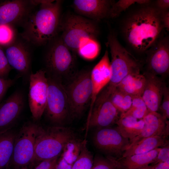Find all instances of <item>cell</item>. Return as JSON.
Segmentation results:
<instances>
[{
    "label": "cell",
    "mask_w": 169,
    "mask_h": 169,
    "mask_svg": "<svg viewBox=\"0 0 169 169\" xmlns=\"http://www.w3.org/2000/svg\"><path fill=\"white\" fill-rule=\"evenodd\" d=\"M21 169H27L23 167V168H21Z\"/></svg>",
    "instance_id": "b9f144b4"
},
{
    "label": "cell",
    "mask_w": 169,
    "mask_h": 169,
    "mask_svg": "<svg viewBox=\"0 0 169 169\" xmlns=\"http://www.w3.org/2000/svg\"><path fill=\"white\" fill-rule=\"evenodd\" d=\"M167 161H169V144L161 148L154 162L151 165Z\"/></svg>",
    "instance_id": "d590c367"
},
{
    "label": "cell",
    "mask_w": 169,
    "mask_h": 169,
    "mask_svg": "<svg viewBox=\"0 0 169 169\" xmlns=\"http://www.w3.org/2000/svg\"><path fill=\"white\" fill-rule=\"evenodd\" d=\"M14 32L12 27L7 25H0V44L7 45L14 39Z\"/></svg>",
    "instance_id": "1f68e13d"
},
{
    "label": "cell",
    "mask_w": 169,
    "mask_h": 169,
    "mask_svg": "<svg viewBox=\"0 0 169 169\" xmlns=\"http://www.w3.org/2000/svg\"><path fill=\"white\" fill-rule=\"evenodd\" d=\"M91 71L88 69L78 71L63 84L68 97L70 119L79 118L90 104L92 93Z\"/></svg>",
    "instance_id": "8992f818"
},
{
    "label": "cell",
    "mask_w": 169,
    "mask_h": 169,
    "mask_svg": "<svg viewBox=\"0 0 169 169\" xmlns=\"http://www.w3.org/2000/svg\"><path fill=\"white\" fill-rule=\"evenodd\" d=\"M28 104L33 118L39 120L46 108L48 88L46 71L41 69L31 73L29 78Z\"/></svg>",
    "instance_id": "7c38bea8"
},
{
    "label": "cell",
    "mask_w": 169,
    "mask_h": 169,
    "mask_svg": "<svg viewBox=\"0 0 169 169\" xmlns=\"http://www.w3.org/2000/svg\"><path fill=\"white\" fill-rule=\"evenodd\" d=\"M144 127L138 136L130 140L128 147L147 137L154 136H165L169 135V121L161 114L157 112H149L143 118Z\"/></svg>",
    "instance_id": "ac0fdd59"
},
{
    "label": "cell",
    "mask_w": 169,
    "mask_h": 169,
    "mask_svg": "<svg viewBox=\"0 0 169 169\" xmlns=\"http://www.w3.org/2000/svg\"><path fill=\"white\" fill-rule=\"evenodd\" d=\"M155 6L162 11L169 10V0H157L155 1Z\"/></svg>",
    "instance_id": "74e56055"
},
{
    "label": "cell",
    "mask_w": 169,
    "mask_h": 169,
    "mask_svg": "<svg viewBox=\"0 0 169 169\" xmlns=\"http://www.w3.org/2000/svg\"><path fill=\"white\" fill-rule=\"evenodd\" d=\"M138 5L124 17L120 29L128 45L136 52L142 53L157 39L164 28L162 11L151 3Z\"/></svg>",
    "instance_id": "6da1fadb"
},
{
    "label": "cell",
    "mask_w": 169,
    "mask_h": 169,
    "mask_svg": "<svg viewBox=\"0 0 169 169\" xmlns=\"http://www.w3.org/2000/svg\"><path fill=\"white\" fill-rule=\"evenodd\" d=\"M77 138L74 131L70 127H40L36 138L33 162H40L59 156L67 144Z\"/></svg>",
    "instance_id": "3957f363"
},
{
    "label": "cell",
    "mask_w": 169,
    "mask_h": 169,
    "mask_svg": "<svg viewBox=\"0 0 169 169\" xmlns=\"http://www.w3.org/2000/svg\"><path fill=\"white\" fill-rule=\"evenodd\" d=\"M12 68L10 65L5 52L0 47V78L8 79Z\"/></svg>",
    "instance_id": "d6a6232c"
},
{
    "label": "cell",
    "mask_w": 169,
    "mask_h": 169,
    "mask_svg": "<svg viewBox=\"0 0 169 169\" xmlns=\"http://www.w3.org/2000/svg\"><path fill=\"white\" fill-rule=\"evenodd\" d=\"M119 112L110 99V92L106 85L97 95L89 113L87 129L110 127L115 124Z\"/></svg>",
    "instance_id": "30bf717a"
},
{
    "label": "cell",
    "mask_w": 169,
    "mask_h": 169,
    "mask_svg": "<svg viewBox=\"0 0 169 169\" xmlns=\"http://www.w3.org/2000/svg\"><path fill=\"white\" fill-rule=\"evenodd\" d=\"M92 169H120L117 161L113 158L99 155L94 158Z\"/></svg>",
    "instance_id": "4dcf8cb0"
},
{
    "label": "cell",
    "mask_w": 169,
    "mask_h": 169,
    "mask_svg": "<svg viewBox=\"0 0 169 169\" xmlns=\"http://www.w3.org/2000/svg\"><path fill=\"white\" fill-rule=\"evenodd\" d=\"M159 110L161 114L167 119L169 118V89L166 85L164 88L163 97Z\"/></svg>",
    "instance_id": "836d02e7"
},
{
    "label": "cell",
    "mask_w": 169,
    "mask_h": 169,
    "mask_svg": "<svg viewBox=\"0 0 169 169\" xmlns=\"http://www.w3.org/2000/svg\"><path fill=\"white\" fill-rule=\"evenodd\" d=\"M45 57L46 75L61 80L64 84L78 71L75 53L64 43L60 37L50 42Z\"/></svg>",
    "instance_id": "277c9868"
},
{
    "label": "cell",
    "mask_w": 169,
    "mask_h": 169,
    "mask_svg": "<svg viewBox=\"0 0 169 169\" xmlns=\"http://www.w3.org/2000/svg\"><path fill=\"white\" fill-rule=\"evenodd\" d=\"M25 99L23 93L16 90L0 104V131L12 128L23 110Z\"/></svg>",
    "instance_id": "2e32d148"
},
{
    "label": "cell",
    "mask_w": 169,
    "mask_h": 169,
    "mask_svg": "<svg viewBox=\"0 0 169 169\" xmlns=\"http://www.w3.org/2000/svg\"><path fill=\"white\" fill-rule=\"evenodd\" d=\"M140 72L128 74L116 86L132 97H142L145 85L146 78L143 74H140Z\"/></svg>",
    "instance_id": "7402d4cb"
},
{
    "label": "cell",
    "mask_w": 169,
    "mask_h": 169,
    "mask_svg": "<svg viewBox=\"0 0 169 169\" xmlns=\"http://www.w3.org/2000/svg\"><path fill=\"white\" fill-rule=\"evenodd\" d=\"M17 132L9 128L0 131V169H5L11 162Z\"/></svg>",
    "instance_id": "603a6c76"
},
{
    "label": "cell",
    "mask_w": 169,
    "mask_h": 169,
    "mask_svg": "<svg viewBox=\"0 0 169 169\" xmlns=\"http://www.w3.org/2000/svg\"><path fill=\"white\" fill-rule=\"evenodd\" d=\"M36 7L23 26L21 36L29 44L44 45L56 37L60 30L61 0H36Z\"/></svg>",
    "instance_id": "7a4b0ae2"
},
{
    "label": "cell",
    "mask_w": 169,
    "mask_h": 169,
    "mask_svg": "<svg viewBox=\"0 0 169 169\" xmlns=\"http://www.w3.org/2000/svg\"><path fill=\"white\" fill-rule=\"evenodd\" d=\"M162 20L164 28L168 31L169 30V10L162 11Z\"/></svg>",
    "instance_id": "f35d334b"
},
{
    "label": "cell",
    "mask_w": 169,
    "mask_h": 169,
    "mask_svg": "<svg viewBox=\"0 0 169 169\" xmlns=\"http://www.w3.org/2000/svg\"><path fill=\"white\" fill-rule=\"evenodd\" d=\"M87 143L85 139L83 141L80 153L73 164L72 169H92L94 158L87 148Z\"/></svg>",
    "instance_id": "4316f807"
},
{
    "label": "cell",
    "mask_w": 169,
    "mask_h": 169,
    "mask_svg": "<svg viewBox=\"0 0 169 169\" xmlns=\"http://www.w3.org/2000/svg\"><path fill=\"white\" fill-rule=\"evenodd\" d=\"M40 126L32 122L24 124L17 132L11 161L23 168L33 162L37 137Z\"/></svg>",
    "instance_id": "9c48e42d"
},
{
    "label": "cell",
    "mask_w": 169,
    "mask_h": 169,
    "mask_svg": "<svg viewBox=\"0 0 169 169\" xmlns=\"http://www.w3.org/2000/svg\"><path fill=\"white\" fill-rule=\"evenodd\" d=\"M145 53L146 55V71L162 78L169 72V38L159 36Z\"/></svg>",
    "instance_id": "4fadbf2b"
},
{
    "label": "cell",
    "mask_w": 169,
    "mask_h": 169,
    "mask_svg": "<svg viewBox=\"0 0 169 169\" xmlns=\"http://www.w3.org/2000/svg\"><path fill=\"white\" fill-rule=\"evenodd\" d=\"M59 156L41 161L34 169H56Z\"/></svg>",
    "instance_id": "8d00e7d4"
},
{
    "label": "cell",
    "mask_w": 169,
    "mask_h": 169,
    "mask_svg": "<svg viewBox=\"0 0 169 169\" xmlns=\"http://www.w3.org/2000/svg\"><path fill=\"white\" fill-rule=\"evenodd\" d=\"M20 77L17 75L12 79H4L0 78V104L8 89L14 84Z\"/></svg>",
    "instance_id": "e575fe53"
},
{
    "label": "cell",
    "mask_w": 169,
    "mask_h": 169,
    "mask_svg": "<svg viewBox=\"0 0 169 169\" xmlns=\"http://www.w3.org/2000/svg\"><path fill=\"white\" fill-rule=\"evenodd\" d=\"M149 111L142 97H132V102L130 108L125 112L120 114L122 116H131L138 119H143Z\"/></svg>",
    "instance_id": "f1b7e54d"
},
{
    "label": "cell",
    "mask_w": 169,
    "mask_h": 169,
    "mask_svg": "<svg viewBox=\"0 0 169 169\" xmlns=\"http://www.w3.org/2000/svg\"><path fill=\"white\" fill-rule=\"evenodd\" d=\"M28 44L23 38H15L7 45L5 53L10 65L18 72V75L29 79L31 73V53Z\"/></svg>",
    "instance_id": "9a60e30c"
},
{
    "label": "cell",
    "mask_w": 169,
    "mask_h": 169,
    "mask_svg": "<svg viewBox=\"0 0 169 169\" xmlns=\"http://www.w3.org/2000/svg\"><path fill=\"white\" fill-rule=\"evenodd\" d=\"M107 40L111 58V76L107 85L113 88L128 74L140 71L141 66L140 61L120 44L114 31H110Z\"/></svg>",
    "instance_id": "52a82bcc"
},
{
    "label": "cell",
    "mask_w": 169,
    "mask_h": 169,
    "mask_svg": "<svg viewBox=\"0 0 169 169\" xmlns=\"http://www.w3.org/2000/svg\"><path fill=\"white\" fill-rule=\"evenodd\" d=\"M38 5L35 0H13L0 3V25L23 27Z\"/></svg>",
    "instance_id": "5bb4252c"
},
{
    "label": "cell",
    "mask_w": 169,
    "mask_h": 169,
    "mask_svg": "<svg viewBox=\"0 0 169 169\" xmlns=\"http://www.w3.org/2000/svg\"><path fill=\"white\" fill-rule=\"evenodd\" d=\"M148 0H120L115 1L110 9V18H114L118 17L123 12L128 9L135 4L139 5H146L151 3Z\"/></svg>",
    "instance_id": "f546056e"
},
{
    "label": "cell",
    "mask_w": 169,
    "mask_h": 169,
    "mask_svg": "<svg viewBox=\"0 0 169 169\" xmlns=\"http://www.w3.org/2000/svg\"><path fill=\"white\" fill-rule=\"evenodd\" d=\"M168 144L169 142L167 137L154 136L147 137L128 147L122 157L146 153Z\"/></svg>",
    "instance_id": "44dd1931"
},
{
    "label": "cell",
    "mask_w": 169,
    "mask_h": 169,
    "mask_svg": "<svg viewBox=\"0 0 169 169\" xmlns=\"http://www.w3.org/2000/svg\"><path fill=\"white\" fill-rule=\"evenodd\" d=\"M110 92V99L114 106L121 114L127 111L130 108L132 96L120 90L117 86L113 88L107 85Z\"/></svg>",
    "instance_id": "484cf974"
},
{
    "label": "cell",
    "mask_w": 169,
    "mask_h": 169,
    "mask_svg": "<svg viewBox=\"0 0 169 169\" xmlns=\"http://www.w3.org/2000/svg\"><path fill=\"white\" fill-rule=\"evenodd\" d=\"M93 141L95 147L106 157L117 160L121 158L130 145V140L123 136L116 128H97Z\"/></svg>",
    "instance_id": "8fae6325"
},
{
    "label": "cell",
    "mask_w": 169,
    "mask_h": 169,
    "mask_svg": "<svg viewBox=\"0 0 169 169\" xmlns=\"http://www.w3.org/2000/svg\"><path fill=\"white\" fill-rule=\"evenodd\" d=\"M121 135L129 140L139 135L144 125L143 119H138L131 116L120 115L116 124Z\"/></svg>",
    "instance_id": "d4e9b609"
},
{
    "label": "cell",
    "mask_w": 169,
    "mask_h": 169,
    "mask_svg": "<svg viewBox=\"0 0 169 169\" xmlns=\"http://www.w3.org/2000/svg\"><path fill=\"white\" fill-rule=\"evenodd\" d=\"M48 88L47 103L44 112L54 125H62L69 118L67 96L62 81L48 76Z\"/></svg>",
    "instance_id": "ba28073f"
},
{
    "label": "cell",
    "mask_w": 169,
    "mask_h": 169,
    "mask_svg": "<svg viewBox=\"0 0 169 169\" xmlns=\"http://www.w3.org/2000/svg\"><path fill=\"white\" fill-rule=\"evenodd\" d=\"M138 169H154V166L150 165Z\"/></svg>",
    "instance_id": "60d3db41"
},
{
    "label": "cell",
    "mask_w": 169,
    "mask_h": 169,
    "mask_svg": "<svg viewBox=\"0 0 169 169\" xmlns=\"http://www.w3.org/2000/svg\"><path fill=\"white\" fill-rule=\"evenodd\" d=\"M161 148L149 152L135 154L117 160L120 169H138L151 165L154 161Z\"/></svg>",
    "instance_id": "cb8c5ba5"
},
{
    "label": "cell",
    "mask_w": 169,
    "mask_h": 169,
    "mask_svg": "<svg viewBox=\"0 0 169 169\" xmlns=\"http://www.w3.org/2000/svg\"><path fill=\"white\" fill-rule=\"evenodd\" d=\"M111 76L110 62L108 51L106 50L102 58L91 71L92 93L89 113L98 95L109 83Z\"/></svg>",
    "instance_id": "ffe728a7"
},
{
    "label": "cell",
    "mask_w": 169,
    "mask_h": 169,
    "mask_svg": "<svg viewBox=\"0 0 169 169\" xmlns=\"http://www.w3.org/2000/svg\"><path fill=\"white\" fill-rule=\"evenodd\" d=\"M115 2L110 0H74L72 6L77 14L97 22L110 17Z\"/></svg>",
    "instance_id": "e0dca14e"
},
{
    "label": "cell",
    "mask_w": 169,
    "mask_h": 169,
    "mask_svg": "<svg viewBox=\"0 0 169 169\" xmlns=\"http://www.w3.org/2000/svg\"><path fill=\"white\" fill-rule=\"evenodd\" d=\"M98 23L77 14H67L61 18L60 37L69 49L75 54L77 53L83 40L97 39L100 34Z\"/></svg>",
    "instance_id": "5b68a950"
},
{
    "label": "cell",
    "mask_w": 169,
    "mask_h": 169,
    "mask_svg": "<svg viewBox=\"0 0 169 169\" xmlns=\"http://www.w3.org/2000/svg\"><path fill=\"white\" fill-rule=\"evenodd\" d=\"M153 166L154 169H169V161L159 162Z\"/></svg>",
    "instance_id": "ab89813d"
},
{
    "label": "cell",
    "mask_w": 169,
    "mask_h": 169,
    "mask_svg": "<svg viewBox=\"0 0 169 169\" xmlns=\"http://www.w3.org/2000/svg\"><path fill=\"white\" fill-rule=\"evenodd\" d=\"M143 74L146 78V83L142 98L149 112H157L166 84L161 77L146 72Z\"/></svg>",
    "instance_id": "d6986e66"
},
{
    "label": "cell",
    "mask_w": 169,
    "mask_h": 169,
    "mask_svg": "<svg viewBox=\"0 0 169 169\" xmlns=\"http://www.w3.org/2000/svg\"><path fill=\"white\" fill-rule=\"evenodd\" d=\"M100 47L97 39H88L80 44L77 53L84 58L92 59L99 54Z\"/></svg>",
    "instance_id": "83f0119b"
}]
</instances>
